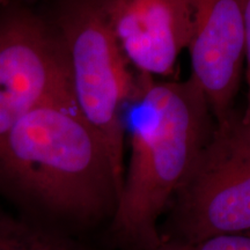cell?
I'll list each match as a JSON object with an SVG mask.
<instances>
[{
	"label": "cell",
	"instance_id": "ba28073f",
	"mask_svg": "<svg viewBox=\"0 0 250 250\" xmlns=\"http://www.w3.org/2000/svg\"><path fill=\"white\" fill-rule=\"evenodd\" d=\"M0 250H77L42 228L0 212Z\"/></svg>",
	"mask_w": 250,
	"mask_h": 250
},
{
	"label": "cell",
	"instance_id": "277c9868",
	"mask_svg": "<svg viewBox=\"0 0 250 250\" xmlns=\"http://www.w3.org/2000/svg\"><path fill=\"white\" fill-rule=\"evenodd\" d=\"M169 206L171 233L162 240L195 242L250 232V130L241 112L215 122Z\"/></svg>",
	"mask_w": 250,
	"mask_h": 250
},
{
	"label": "cell",
	"instance_id": "3957f363",
	"mask_svg": "<svg viewBox=\"0 0 250 250\" xmlns=\"http://www.w3.org/2000/svg\"><path fill=\"white\" fill-rule=\"evenodd\" d=\"M43 4L66 55L74 103L107 146L122 190L124 108L136 96L138 74L112 35L107 0H49Z\"/></svg>",
	"mask_w": 250,
	"mask_h": 250
},
{
	"label": "cell",
	"instance_id": "5b68a950",
	"mask_svg": "<svg viewBox=\"0 0 250 250\" xmlns=\"http://www.w3.org/2000/svg\"><path fill=\"white\" fill-rule=\"evenodd\" d=\"M65 96H72L66 55L43 8L0 7V144L31 109Z\"/></svg>",
	"mask_w": 250,
	"mask_h": 250
},
{
	"label": "cell",
	"instance_id": "8fae6325",
	"mask_svg": "<svg viewBox=\"0 0 250 250\" xmlns=\"http://www.w3.org/2000/svg\"><path fill=\"white\" fill-rule=\"evenodd\" d=\"M45 1H49V0H0V7L9 5V4H14V2H26V4L35 5L36 2H45Z\"/></svg>",
	"mask_w": 250,
	"mask_h": 250
},
{
	"label": "cell",
	"instance_id": "30bf717a",
	"mask_svg": "<svg viewBox=\"0 0 250 250\" xmlns=\"http://www.w3.org/2000/svg\"><path fill=\"white\" fill-rule=\"evenodd\" d=\"M243 14H245V76L247 83V104L241 114L243 124L250 130V0H243Z\"/></svg>",
	"mask_w": 250,
	"mask_h": 250
},
{
	"label": "cell",
	"instance_id": "9c48e42d",
	"mask_svg": "<svg viewBox=\"0 0 250 250\" xmlns=\"http://www.w3.org/2000/svg\"><path fill=\"white\" fill-rule=\"evenodd\" d=\"M149 250H250V232L218 234L195 242L162 240Z\"/></svg>",
	"mask_w": 250,
	"mask_h": 250
},
{
	"label": "cell",
	"instance_id": "7a4b0ae2",
	"mask_svg": "<svg viewBox=\"0 0 250 250\" xmlns=\"http://www.w3.org/2000/svg\"><path fill=\"white\" fill-rule=\"evenodd\" d=\"M155 79L138 74V90L129 103L130 161L112 214V234L133 250L161 243L159 218L215 125L204 93L191 78Z\"/></svg>",
	"mask_w": 250,
	"mask_h": 250
},
{
	"label": "cell",
	"instance_id": "52a82bcc",
	"mask_svg": "<svg viewBox=\"0 0 250 250\" xmlns=\"http://www.w3.org/2000/svg\"><path fill=\"white\" fill-rule=\"evenodd\" d=\"M122 54L138 74L170 78L191 37L190 0H107Z\"/></svg>",
	"mask_w": 250,
	"mask_h": 250
},
{
	"label": "cell",
	"instance_id": "8992f818",
	"mask_svg": "<svg viewBox=\"0 0 250 250\" xmlns=\"http://www.w3.org/2000/svg\"><path fill=\"white\" fill-rule=\"evenodd\" d=\"M190 78L204 93L215 122L229 116L245 70L243 0H190Z\"/></svg>",
	"mask_w": 250,
	"mask_h": 250
},
{
	"label": "cell",
	"instance_id": "6da1fadb",
	"mask_svg": "<svg viewBox=\"0 0 250 250\" xmlns=\"http://www.w3.org/2000/svg\"><path fill=\"white\" fill-rule=\"evenodd\" d=\"M0 188L80 223L112 217L121 193L107 146L73 96L37 105L9 131L0 144Z\"/></svg>",
	"mask_w": 250,
	"mask_h": 250
}]
</instances>
